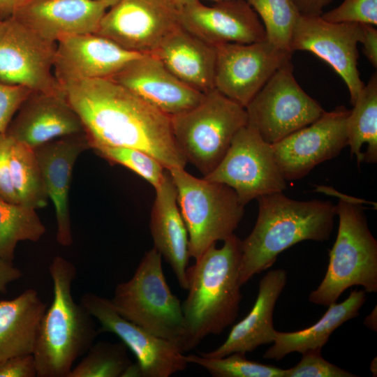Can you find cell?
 I'll use <instances>...</instances> for the list:
<instances>
[{
    "label": "cell",
    "instance_id": "cell-1",
    "mask_svg": "<svg viewBox=\"0 0 377 377\" xmlns=\"http://www.w3.org/2000/svg\"><path fill=\"white\" fill-rule=\"evenodd\" d=\"M63 90L91 149L133 148L153 156L166 170L185 168L187 162L174 139L169 115L110 78L72 82Z\"/></svg>",
    "mask_w": 377,
    "mask_h": 377
},
{
    "label": "cell",
    "instance_id": "cell-2",
    "mask_svg": "<svg viewBox=\"0 0 377 377\" xmlns=\"http://www.w3.org/2000/svg\"><path fill=\"white\" fill-rule=\"evenodd\" d=\"M241 257L242 240L233 234L221 248L212 246L188 267V295L182 302L183 353L208 335L220 334L236 320L242 297Z\"/></svg>",
    "mask_w": 377,
    "mask_h": 377
},
{
    "label": "cell",
    "instance_id": "cell-3",
    "mask_svg": "<svg viewBox=\"0 0 377 377\" xmlns=\"http://www.w3.org/2000/svg\"><path fill=\"white\" fill-rule=\"evenodd\" d=\"M258 214L251 232L242 240V286L272 267L283 251L302 241H327L332 232L336 205L330 201L296 200L282 192L257 198Z\"/></svg>",
    "mask_w": 377,
    "mask_h": 377
},
{
    "label": "cell",
    "instance_id": "cell-4",
    "mask_svg": "<svg viewBox=\"0 0 377 377\" xmlns=\"http://www.w3.org/2000/svg\"><path fill=\"white\" fill-rule=\"evenodd\" d=\"M49 272L53 298L40 320L33 356L38 377H68L75 362L93 345L99 332L94 317L73 299L74 265L56 256Z\"/></svg>",
    "mask_w": 377,
    "mask_h": 377
},
{
    "label": "cell",
    "instance_id": "cell-5",
    "mask_svg": "<svg viewBox=\"0 0 377 377\" xmlns=\"http://www.w3.org/2000/svg\"><path fill=\"white\" fill-rule=\"evenodd\" d=\"M362 202L343 195L336 205L337 236L329 253L326 274L309 296L313 304L329 306L353 286H361L365 292H377V242L369 228Z\"/></svg>",
    "mask_w": 377,
    "mask_h": 377
},
{
    "label": "cell",
    "instance_id": "cell-6",
    "mask_svg": "<svg viewBox=\"0 0 377 377\" xmlns=\"http://www.w3.org/2000/svg\"><path fill=\"white\" fill-rule=\"evenodd\" d=\"M170 117L179 151L203 177L216 168L235 134L248 123L245 108L215 89L193 108Z\"/></svg>",
    "mask_w": 377,
    "mask_h": 377
},
{
    "label": "cell",
    "instance_id": "cell-7",
    "mask_svg": "<svg viewBox=\"0 0 377 377\" xmlns=\"http://www.w3.org/2000/svg\"><path fill=\"white\" fill-rule=\"evenodd\" d=\"M168 170L187 228L190 258L195 260L218 241L234 234L244 206L226 184L198 178L182 168Z\"/></svg>",
    "mask_w": 377,
    "mask_h": 377
},
{
    "label": "cell",
    "instance_id": "cell-8",
    "mask_svg": "<svg viewBox=\"0 0 377 377\" xmlns=\"http://www.w3.org/2000/svg\"><path fill=\"white\" fill-rule=\"evenodd\" d=\"M110 302L124 318L181 348L182 302L171 292L163 271L162 256L154 247L145 253L133 276L116 286Z\"/></svg>",
    "mask_w": 377,
    "mask_h": 377
},
{
    "label": "cell",
    "instance_id": "cell-9",
    "mask_svg": "<svg viewBox=\"0 0 377 377\" xmlns=\"http://www.w3.org/2000/svg\"><path fill=\"white\" fill-rule=\"evenodd\" d=\"M245 109L247 124L271 145L313 122L325 112L298 84L290 61L274 73Z\"/></svg>",
    "mask_w": 377,
    "mask_h": 377
},
{
    "label": "cell",
    "instance_id": "cell-10",
    "mask_svg": "<svg viewBox=\"0 0 377 377\" xmlns=\"http://www.w3.org/2000/svg\"><path fill=\"white\" fill-rule=\"evenodd\" d=\"M205 179L226 184L244 206L253 199L286 188L272 145L246 124L234 136L224 157Z\"/></svg>",
    "mask_w": 377,
    "mask_h": 377
},
{
    "label": "cell",
    "instance_id": "cell-11",
    "mask_svg": "<svg viewBox=\"0 0 377 377\" xmlns=\"http://www.w3.org/2000/svg\"><path fill=\"white\" fill-rule=\"evenodd\" d=\"M57 43L11 17L0 22V82L31 91L64 92L53 72Z\"/></svg>",
    "mask_w": 377,
    "mask_h": 377
},
{
    "label": "cell",
    "instance_id": "cell-12",
    "mask_svg": "<svg viewBox=\"0 0 377 377\" xmlns=\"http://www.w3.org/2000/svg\"><path fill=\"white\" fill-rule=\"evenodd\" d=\"M215 50L214 89L244 108L293 54L266 39L221 44Z\"/></svg>",
    "mask_w": 377,
    "mask_h": 377
},
{
    "label": "cell",
    "instance_id": "cell-13",
    "mask_svg": "<svg viewBox=\"0 0 377 377\" xmlns=\"http://www.w3.org/2000/svg\"><path fill=\"white\" fill-rule=\"evenodd\" d=\"M180 24L171 0H119L109 8L96 34L139 54H154Z\"/></svg>",
    "mask_w": 377,
    "mask_h": 377
},
{
    "label": "cell",
    "instance_id": "cell-14",
    "mask_svg": "<svg viewBox=\"0 0 377 377\" xmlns=\"http://www.w3.org/2000/svg\"><path fill=\"white\" fill-rule=\"evenodd\" d=\"M362 36L361 24L332 22L321 15H300L293 32L290 50L309 52L330 66L344 82L353 105L364 85L357 67V44Z\"/></svg>",
    "mask_w": 377,
    "mask_h": 377
},
{
    "label": "cell",
    "instance_id": "cell-15",
    "mask_svg": "<svg viewBox=\"0 0 377 377\" xmlns=\"http://www.w3.org/2000/svg\"><path fill=\"white\" fill-rule=\"evenodd\" d=\"M80 303L99 322V333L114 334L135 355L140 376L169 377L186 368L188 363L177 343L155 336L124 318L110 300L87 293L81 297Z\"/></svg>",
    "mask_w": 377,
    "mask_h": 377
},
{
    "label": "cell",
    "instance_id": "cell-16",
    "mask_svg": "<svg viewBox=\"0 0 377 377\" xmlns=\"http://www.w3.org/2000/svg\"><path fill=\"white\" fill-rule=\"evenodd\" d=\"M350 110L338 106L310 124L272 145L286 180L303 178L317 165L338 156L348 146Z\"/></svg>",
    "mask_w": 377,
    "mask_h": 377
},
{
    "label": "cell",
    "instance_id": "cell-17",
    "mask_svg": "<svg viewBox=\"0 0 377 377\" xmlns=\"http://www.w3.org/2000/svg\"><path fill=\"white\" fill-rule=\"evenodd\" d=\"M181 26L214 47L265 39L263 25L246 0H223L207 5L198 0L179 9Z\"/></svg>",
    "mask_w": 377,
    "mask_h": 377
},
{
    "label": "cell",
    "instance_id": "cell-18",
    "mask_svg": "<svg viewBox=\"0 0 377 377\" xmlns=\"http://www.w3.org/2000/svg\"><path fill=\"white\" fill-rule=\"evenodd\" d=\"M140 54L96 33L71 36L57 43L53 72L63 89L72 82L110 78Z\"/></svg>",
    "mask_w": 377,
    "mask_h": 377
},
{
    "label": "cell",
    "instance_id": "cell-19",
    "mask_svg": "<svg viewBox=\"0 0 377 377\" xmlns=\"http://www.w3.org/2000/svg\"><path fill=\"white\" fill-rule=\"evenodd\" d=\"M110 79L169 116L193 108L204 95L176 77L154 54H140Z\"/></svg>",
    "mask_w": 377,
    "mask_h": 377
},
{
    "label": "cell",
    "instance_id": "cell-20",
    "mask_svg": "<svg viewBox=\"0 0 377 377\" xmlns=\"http://www.w3.org/2000/svg\"><path fill=\"white\" fill-rule=\"evenodd\" d=\"M84 133L82 121L64 92L31 91L10 123L6 133L36 149L52 140Z\"/></svg>",
    "mask_w": 377,
    "mask_h": 377
},
{
    "label": "cell",
    "instance_id": "cell-21",
    "mask_svg": "<svg viewBox=\"0 0 377 377\" xmlns=\"http://www.w3.org/2000/svg\"><path fill=\"white\" fill-rule=\"evenodd\" d=\"M107 9L96 0H29L13 17L57 43L68 36L96 33Z\"/></svg>",
    "mask_w": 377,
    "mask_h": 377
},
{
    "label": "cell",
    "instance_id": "cell-22",
    "mask_svg": "<svg viewBox=\"0 0 377 377\" xmlns=\"http://www.w3.org/2000/svg\"><path fill=\"white\" fill-rule=\"evenodd\" d=\"M91 149L84 134L61 138L34 149L45 188L55 209L57 240L63 246L73 242L69 191L74 165Z\"/></svg>",
    "mask_w": 377,
    "mask_h": 377
},
{
    "label": "cell",
    "instance_id": "cell-23",
    "mask_svg": "<svg viewBox=\"0 0 377 377\" xmlns=\"http://www.w3.org/2000/svg\"><path fill=\"white\" fill-rule=\"evenodd\" d=\"M156 195L151 212L150 231L154 248L170 265L179 286L187 289L189 242L175 185L168 170Z\"/></svg>",
    "mask_w": 377,
    "mask_h": 377
},
{
    "label": "cell",
    "instance_id": "cell-24",
    "mask_svg": "<svg viewBox=\"0 0 377 377\" xmlns=\"http://www.w3.org/2000/svg\"><path fill=\"white\" fill-rule=\"evenodd\" d=\"M287 282L283 269L269 271L260 281L253 306L231 329L225 341L214 350L200 352L206 357H223L230 353H251L261 345L273 343L276 330L273 315L276 303Z\"/></svg>",
    "mask_w": 377,
    "mask_h": 377
},
{
    "label": "cell",
    "instance_id": "cell-25",
    "mask_svg": "<svg viewBox=\"0 0 377 377\" xmlns=\"http://www.w3.org/2000/svg\"><path fill=\"white\" fill-rule=\"evenodd\" d=\"M155 54L176 77L205 94L214 89L215 47L182 26L162 41Z\"/></svg>",
    "mask_w": 377,
    "mask_h": 377
},
{
    "label": "cell",
    "instance_id": "cell-26",
    "mask_svg": "<svg viewBox=\"0 0 377 377\" xmlns=\"http://www.w3.org/2000/svg\"><path fill=\"white\" fill-rule=\"evenodd\" d=\"M46 309L37 291L31 288L13 300L0 301V361L33 355Z\"/></svg>",
    "mask_w": 377,
    "mask_h": 377
},
{
    "label": "cell",
    "instance_id": "cell-27",
    "mask_svg": "<svg viewBox=\"0 0 377 377\" xmlns=\"http://www.w3.org/2000/svg\"><path fill=\"white\" fill-rule=\"evenodd\" d=\"M366 300L364 290H354L341 303H332L322 318L311 326L290 332L276 331L273 345L263 355L267 360H279L292 353H304L320 349L332 333L345 322L359 316Z\"/></svg>",
    "mask_w": 377,
    "mask_h": 377
},
{
    "label": "cell",
    "instance_id": "cell-28",
    "mask_svg": "<svg viewBox=\"0 0 377 377\" xmlns=\"http://www.w3.org/2000/svg\"><path fill=\"white\" fill-rule=\"evenodd\" d=\"M348 119L350 154L357 162L377 161V74L363 87Z\"/></svg>",
    "mask_w": 377,
    "mask_h": 377
},
{
    "label": "cell",
    "instance_id": "cell-29",
    "mask_svg": "<svg viewBox=\"0 0 377 377\" xmlns=\"http://www.w3.org/2000/svg\"><path fill=\"white\" fill-rule=\"evenodd\" d=\"M9 161L19 204L35 209L45 207L49 196L34 149L12 138Z\"/></svg>",
    "mask_w": 377,
    "mask_h": 377
},
{
    "label": "cell",
    "instance_id": "cell-30",
    "mask_svg": "<svg viewBox=\"0 0 377 377\" xmlns=\"http://www.w3.org/2000/svg\"><path fill=\"white\" fill-rule=\"evenodd\" d=\"M45 227L36 209L0 199V258L13 263L17 244L37 242Z\"/></svg>",
    "mask_w": 377,
    "mask_h": 377
},
{
    "label": "cell",
    "instance_id": "cell-31",
    "mask_svg": "<svg viewBox=\"0 0 377 377\" xmlns=\"http://www.w3.org/2000/svg\"><path fill=\"white\" fill-rule=\"evenodd\" d=\"M133 364L124 343L100 341L93 343L68 377H128Z\"/></svg>",
    "mask_w": 377,
    "mask_h": 377
},
{
    "label": "cell",
    "instance_id": "cell-32",
    "mask_svg": "<svg viewBox=\"0 0 377 377\" xmlns=\"http://www.w3.org/2000/svg\"><path fill=\"white\" fill-rule=\"evenodd\" d=\"M259 17L265 39L293 53L290 42L300 13L292 0H246Z\"/></svg>",
    "mask_w": 377,
    "mask_h": 377
},
{
    "label": "cell",
    "instance_id": "cell-33",
    "mask_svg": "<svg viewBox=\"0 0 377 377\" xmlns=\"http://www.w3.org/2000/svg\"><path fill=\"white\" fill-rule=\"evenodd\" d=\"M188 364L199 365L214 377H284L286 369L248 360L239 352L223 357L184 355Z\"/></svg>",
    "mask_w": 377,
    "mask_h": 377
},
{
    "label": "cell",
    "instance_id": "cell-34",
    "mask_svg": "<svg viewBox=\"0 0 377 377\" xmlns=\"http://www.w3.org/2000/svg\"><path fill=\"white\" fill-rule=\"evenodd\" d=\"M92 149L105 159L131 170L154 188L161 184L166 171L155 157L140 149L111 146H96Z\"/></svg>",
    "mask_w": 377,
    "mask_h": 377
},
{
    "label": "cell",
    "instance_id": "cell-35",
    "mask_svg": "<svg viewBox=\"0 0 377 377\" xmlns=\"http://www.w3.org/2000/svg\"><path fill=\"white\" fill-rule=\"evenodd\" d=\"M332 22H351L377 25V0H344L337 7L323 13Z\"/></svg>",
    "mask_w": 377,
    "mask_h": 377
},
{
    "label": "cell",
    "instance_id": "cell-36",
    "mask_svg": "<svg viewBox=\"0 0 377 377\" xmlns=\"http://www.w3.org/2000/svg\"><path fill=\"white\" fill-rule=\"evenodd\" d=\"M321 350H311L302 353L301 360L295 367L286 369L284 377H356L342 368L325 360Z\"/></svg>",
    "mask_w": 377,
    "mask_h": 377
},
{
    "label": "cell",
    "instance_id": "cell-37",
    "mask_svg": "<svg viewBox=\"0 0 377 377\" xmlns=\"http://www.w3.org/2000/svg\"><path fill=\"white\" fill-rule=\"evenodd\" d=\"M31 92L24 87L0 82V135L6 133L15 114Z\"/></svg>",
    "mask_w": 377,
    "mask_h": 377
},
{
    "label": "cell",
    "instance_id": "cell-38",
    "mask_svg": "<svg viewBox=\"0 0 377 377\" xmlns=\"http://www.w3.org/2000/svg\"><path fill=\"white\" fill-rule=\"evenodd\" d=\"M12 138L6 133L0 135V199L19 204L14 189L9 161V151Z\"/></svg>",
    "mask_w": 377,
    "mask_h": 377
},
{
    "label": "cell",
    "instance_id": "cell-39",
    "mask_svg": "<svg viewBox=\"0 0 377 377\" xmlns=\"http://www.w3.org/2000/svg\"><path fill=\"white\" fill-rule=\"evenodd\" d=\"M33 355L16 356L0 361V377H35Z\"/></svg>",
    "mask_w": 377,
    "mask_h": 377
},
{
    "label": "cell",
    "instance_id": "cell-40",
    "mask_svg": "<svg viewBox=\"0 0 377 377\" xmlns=\"http://www.w3.org/2000/svg\"><path fill=\"white\" fill-rule=\"evenodd\" d=\"M362 36L360 43L367 60L374 68L377 67V29L375 26L361 24Z\"/></svg>",
    "mask_w": 377,
    "mask_h": 377
},
{
    "label": "cell",
    "instance_id": "cell-41",
    "mask_svg": "<svg viewBox=\"0 0 377 377\" xmlns=\"http://www.w3.org/2000/svg\"><path fill=\"white\" fill-rule=\"evenodd\" d=\"M21 270L13 265L0 258V295L5 293L8 285L21 278Z\"/></svg>",
    "mask_w": 377,
    "mask_h": 377
},
{
    "label": "cell",
    "instance_id": "cell-42",
    "mask_svg": "<svg viewBox=\"0 0 377 377\" xmlns=\"http://www.w3.org/2000/svg\"><path fill=\"white\" fill-rule=\"evenodd\" d=\"M302 15L318 16L333 0H292Z\"/></svg>",
    "mask_w": 377,
    "mask_h": 377
},
{
    "label": "cell",
    "instance_id": "cell-43",
    "mask_svg": "<svg viewBox=\"0 0 377 377\" xmlns=\"http://www.w3.org/2000/svg\"><path fill=\"white\" fill-rule=\"evenodd\" d=\"M27 0H0V20H4L14 15L17 10Z\"/></svg>",
    "mask_w": 377,
    "mask_h": 377
},
{
    "label": "cell",
    "instance_id": "cell-44",
    "mask_svg": "<svg viewBox=\"0 0 377 377\" xmlns=\"http://www.w3.org/2000/svg\"><path fill=\"white\" fill-rule=\"evenodd\" d=\"M376 306L373 309L369 315H368L364 321V325L373 331L376 332L377 329V317H376Z\"/></svg>",
    "mask_w": 377,
    "mask_h": 377
},
{
    "label": "cell",
    "instance_id": "cell-45",
    "mask_svg": "<svg viewBox=\"0 0 377 377\" xmlns=\"http://www.w3.org/2000/svg\"><path fill=\"white\" fill-rule=\"evenodd\" d=\"M179 9L189 5L198 0H171Z\"/></svg>",
    "mask_w": 377,
    "mask_h": 377
},
{
    "label": "cell",
    "instance_id": "cell-46",
    "mask_svg": "<svg viewBox=\"0 0 377 377\" xmlns=\"http://www.w3.org/2000/svg\"><path fill=\"white\" fill-rule=\"evenodd\" d=\"M103 3L108 8L116 4L119 0H96Z\"/></svg>",
    "mask_w": 377,
    "mask_h": 377
},
{
    "label": "cell",
    "instance_id": "cell-47",
    "mask_svg": "<svg viewBox=\"0 0 377 377\" xmlns=\"http://www.w3.org/2000/svg\"><path fill=\"white\" fill-rule=\"evenodd\" d=\"M374 368L376 369V358L375 357L371 364V367H370V369L372 372V374H374V376H376L375 372H374Z\"/></svg>",
    "mask_w": 377,
    "mask_h": 377
},
{
    "label": "cell",
    "instance_id": "cell-48",
    "mask_svg": "<svg viewBox=\"0 0 377 377\" xmlns=\"http://www.w3.org/2000/svg\"><path fill=\"white\" fill-rule=\"evenodd\" d=\"M201 1H203V2H205V1H208V2H216V1H223V0H200Z\"/></svg>",
    "mask_w": 377,
    "mask_h": 377
},
{
    "label": "cell",
    "instance_id": "cell-49",
    "mask_svg": "<svg viewBox=\"0 0 377 377\" xmlns=\"http://www.w3.org/2000/svg\"><path fill=\"white\" fill-rule=\"evenodd\" d=\"M27 1H29V0H27Z\"/></svg>",
    "mask_w": 377,
    "mask_h": 377
},
{
    "label": "cell",
    "instance_id": "cell-50",
    "mask_svg": "<svg viewBox=\"0 0 377 377\" xmlns=\"http://www.w3.org/2000/svg\"><path fill=\"white\" fill-rule=\"evenodd\" d=\"M0 22H1V20H0Z\"/></svg>",
    "mask_w": 377,
    "mask_h": 377
}]
</instances>
